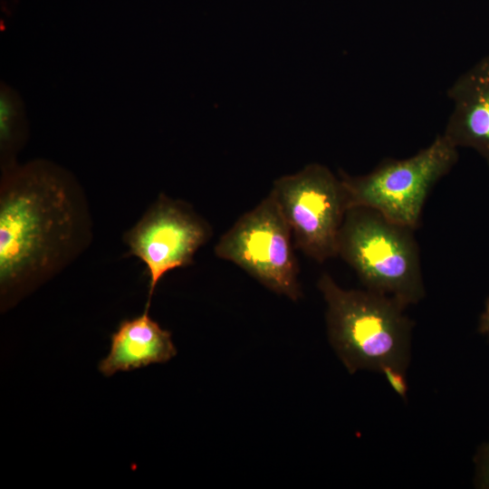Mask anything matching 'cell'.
<instances>
[{
    "mask_svg": "<svg viewBox=\"0 0 489 489\" xmlns=\"http://www.w3.org/2000/svg\"><path fill=\"white\" fill-rule=\"evenodd\" d=\"M83 196L61 167L35 160L3 168L0 195L1 294L49 278L90 238Z\"/></svg>",
    "mask_w": 489,
    "mask_h": 489,
    "instance_id": "6da1fadb",
    "label": "cell"
},
{
    "mask_svg": "<svg viewBox=\"0 0 489 489\" xmlns=\"http://www.w3.org/2000/svg\"><path fill=\"white\" fill-rule=\"evenodd\" d=\"M318 288L327 305L330 342L350 373L406 371L413 327L406 306L368 289H344L327 273L321 275Z\"/></svg>",
    "mask_w": 489,
    "mask_h": 489,
    "instance_id": "7a4b0ae2",
    "label": "cell"
},
{
    "mask_svg": "<svg viewBox=\"0 0 489 489\" xmlns=\"http://www.w3.org/2000/svg\"><path fill=\"white\" fill-rule=\"evenodd\" d=\"M414 232L374 209L352 206L340 231L338 255L355 271L366 289L407 307L425 296Z\"/></svg>",
    "mask_w": 489,
    "mask_h": 489,
    "instance_id": "3957f363",
    "label": "cell"
},
{
    "mask_svg": "<svg viewBox=\"0 0 489 489\" xmlns=\"http://www.w3.org/2000/svg\"><path fill=\"white\" fill-rule=\"evenodd\" d=\"M458 156V148L441 134L413 156L387 158L367 174L340 171L349 208L369 207L416 230L429 193L454 168Z\"/></svg>",
    "mask_w": 489,
    "mask_h": 489,
    "instance_id": "277c9868",
    "label": "cell"
},
{
    "mask_svg": "<svg viewBox=\"0 0 489 489\" xmlns=\"http://www.w3.org/2000/svg\"><path fill=\"white\" fill-rule=\"evenodd\" d=\"M292 231L273 196L241 216L214 252L264 287L292 301L302 296Z\"/></svg>",
    "mask_w": 489,
    "mask_h": 489,
    "instance_id": "5b68a950",
    "label": "cell"
},
{
    "mask_svg": "<svg viewBox=\"0 0 489 489\" xmlns=\"http://www.w3.org/2000/svg\"><path fill=\"white\" fill-rule=\"evenodd\" d=\"M270 194L290 226L296 248L319 263L338 255L340 231L349 209L340 177L324 165L312 163L277 178Z\"/></svg>",
    "mask_w": 489,
    "mask_h": 489,
    "instance_id": "8992f818",
    "label": "cell"
},
{
    "mask_svg": "<svg viewBox=\"0 0 489 489\" xmlns=\"http://www.w3.org/2000/svg\"><path fill=\"white\" fill-rule=\"evenodd\" d=\"M208 224L187 204L160 195L140 220L129 230V254L144 263L149 277L146 309L162 277L193 262L210 236Z\"/></svg>",
    "mask_w": 489,
    "mask_h": 489,
    "instance_id": "52a82bcc",
    "label": "cell"
},
{
    "mask_svg": "<svg viewBox=\"0 0 489 489\" xmlns=\"http://www.w3.org/2000/svg\"><path fill=\"white\" fill-rule=\"evenodd\" d=\"M447 97L452 110L443 135L458 149L475 150L489 167V54L455 79Z\"/></svg>",
    "mask_w": 489,
    "mask_h": 489,
    "instance_id": "ba28073f",
    "label": "cell"
},
{
    "mask_svg": "<svg viewBox=\"0 0 489 489\" xmlns=\"http://www.w3.org/2000/svg\"><path fill=\"white\" fill-rule=\"evenodd\" d=\"M149 310L130 320H124L110 338V350L99 363L105 377L150 364L165 363L177 354L171 333L149 315Z\"/></svg>",
    "mask_w": 489,
    "mask_h": 489,
    "instance_id": "9c48e42d",
    "label": "cell"
},
{
    "mask_svg": "<svg viewBox=\"0 0 489 489\" xmlns=\"http://www.w3.org/2000/svg\"><path fill=\"white\" fill-rule=\"evenodd\" d=\"M27 119L18 92L5 82L0 88V143L2 167L15 164L14 156L27 136Z\"/></svg>",
    "mask_w": 489,
    "mask_h": 489,
    "instance_id": "30bf717a",
    "label": "cell"
},
{
    "mask_svg": "<svg viewBox=\"0 0 489 489\" xmlns=\"http://www.w3.org/2000/svg\"><path fill=\"white\" fill-rule=\"evenodd\" d=\"M475 485L489 489V441L482 445L475 456Z\"/></svg>",
    "mask_w": 489,
    "mask_h": 489,
    "instance_id": "8fae6325",
    "label": "cell"
},
{
    "mask_svg": "<svg viewBox=\"0 0 489 489\" xmlns=\"http://www.w3.org/2000/svg\"><path fill=\"white\" fill-rule=\"evenodd\" d=\"M383 373L393 388L401 396L406 397L407 383L404 377L405 372L395 369H386Z\"/></svg>",
    "mask_w": 489,
    "mask_h": 489,
    "instance_id": "7c38bea8",
    "label": "cell"
},
{
    "mask_svg": "<svg viewBox=\"0 0 489 489\" xmlns=\"http://www.w3.org/2000/svg\"><path fill=\"white\" fill-rule=\"evenodd\" d=\"M477 331L481 335L489 336V298L486 300L484 308L480 314Z\"/></svg>",
    "mask_w": 489,
    "mask_h": 489,
    "instance_id": "4fadbf2b",
    "label": "cell"
}]
</instances>
